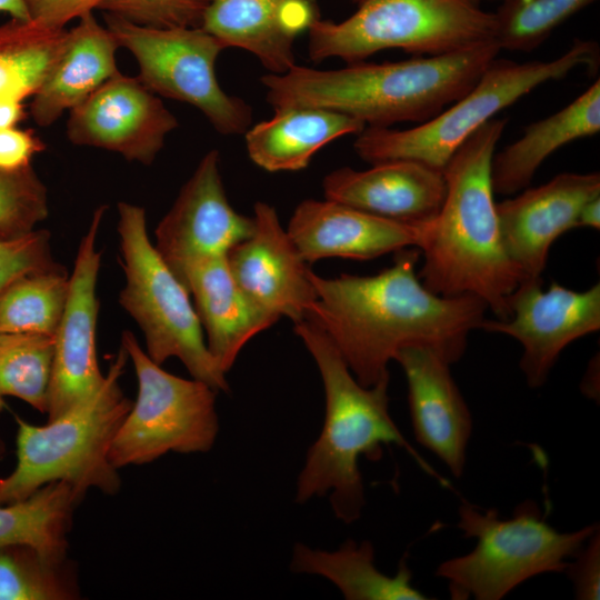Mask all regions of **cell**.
Listing matches in <instances>:
<instances>
[{
    "label": "cell",
    "instance_id": "44",
    "mask_svg": "<svg viewBox=\"0 0 600 600\" xmlns=\"http://www.w3.org/2000/svg\"><path fill=\"white\" fill-rule=\"evenodd\" d=\"M2 452V443L0 442V453Z\"/></svg>",
    "mask_w": 600,
    "mask_h": 600
},
{
    "label": "cell",
    "instance_id": "12",
    "mask_svg": "<svg viewBox=\"0 0 600 600\" xmlns=\"http://www.w3.org/2000/svg\"><path fill=\"white\" fill-rule=\"evenodd\" d=\"M509 316L486 319L480 329L502 333L522 347L520 369L530 388L547 381L561 352L573 341L600 329V283L576 291L542 280L518 284L508 299Z\"/></svg>",
    "mask_w": 600,
    "mask_h": 600
},
{
    "label": "cell",
    "instance_id": "17",
    "mask_svg": "<svg viewBox=\"0 0 600 600\" xmlns=\"http://www.w3.org/2000/svg\"><path fill=\"white\" fill-rule=\"evenodd\" d=\"M598 196L599 172H563L497 202L503 246L521 282L541 279L553 242L576 228L583 204Z\"/></svg>",
    "mask_w": 600,
    "mask_h": 600
},
{
    "label": "cell",
    "instance_id": "5",
    "mask_svg": "<svg viewBox=\"0 0 600 600\" xmlns=\"http://www.w3.org/2000/svg\"><path fill=\"white\" fill-rule=\"evenodd\" d=\"M128 353L122 346L100 387L60 417L34 426L16 417L17 467L0 479V504L27 498L52 481H66L82 496L90 488L114 494L121 486L111 463V443L132 407L120 388Z\"/></svg>",
    "mask_w": 600,
    "mask_h": 600
},
{
    "label": "cell",
    "instance_id": "13",
    "mask_svg": "<svg viewBox=\"0 0 600 600\" xmlns=\"http://www.w3.org/2000/svg\"><path fill=\"white\" fill-rule=\"evenodd\" d=\"M104 212L106 206L94 210L69 276L67 301L54 333L46 412L48 421L92 394L104 378L98 366L96 342L99 311L97 282L102 258L97 248V238Z\"/></svg>",
    "mask_w": 600,
    "mask_h": 600
},
{
    "label": "cell",
    "instance_id": "7",
    "mask_svg": "<svg viewBox=\"0 0 600 600\" xmlns=\"http://www.w3.org/2000/svg\"><path fill=\"white\" fill-rule=\"evenodd\" d=\"M598 527L560 532L532 500L517 506L508 519L494 508L482 511L463 502L458 528L477 544L469 553L441 562L436 576L448 581L452 599L500 600L533 577L564 572Z\"/></svg>",
    "mask_w": 600,
    "mask_h": 600
},
{
    "label": "cell",
    "instance_id": "22",
    "mask_svg": "<svg viewBox=\"0 0 600 600\" xmlns=\"http://www.w3.org/2000/svg\"><path fill=\"white\" fill-rule=\"evenodd\" d=\"M180 281L193 298L207 347L224 373L253 337L279 320L243 292L227 257L192 264Z\"/></svg>",
    "mask_w": 600,
    "mask_h": 600
},
{
    "label": "cell",
    "instance_id": "3",
    "mask_svg": "<svg viewBox=\"0 0 600 600\" xmlns=\"http://www.w3.org/2000/svg\"><path fill=\"white\" fill-rule=\"evenodd\" d=\"M496 41L467 50L396 62H354L332 70L293 66L261 78L273 109L318 107L366 127L424 122L467 93L498 57Z\"/></svg>",
    "mask_w": 600,
    "mask_h": 600
},
{
    "label": "cell",
    "instance_id": "2",
    "mask_svg": "<svg viewBox=\"0 0 600 600\" xmlns=\"http://www.w3.org/2000/svg\"><path fill=\"white\" fill-rule=\"evenodd\" d=\"M506 124L502 118L488 121L443 169L446 196L428 224L418 272L433 293L477 297L498 319L509 316L508 299L521 282L503 246L491 180Z\"/></svg>",
    "mask_w": 600,
    "mask_h": 600
},
{
    "label": "cell",
    "instance_id": "25",
    "mask_svg": "<svg viewBox=\"0 0 600 600\" xmlns=\"http://www.w3.org/2000/svg\"><path fill=\"white\" fill-rule=\"evenodd\" d=\"M600 130V81L561 110L524 129L523 134L494 153L491 180L494 193L512 196L529 187L537 170L561 147Z\"/></svg>",
    "mask_w": 600,
    "mask_h": 600
},
{
    "label": "cell",
    "instance_id": "36",
    "mask_svg": "<svg viewBox=\"0 0 600 600\" xmlns=\"http://www.w3.org/2000/svg\"><path fill=\"white\" fill-rule=\"evenodd\" d=\"M564 569L573 583L576 599L598 600L600 597V531L590 534Z\"/></svg>",
    "mask_w": 600,
    "mask_h": 600
},
{
    "label": "cell",
    "instance_id": "40",
    "mask_svg": "<svg viewBox=\"0 0 600 600\" xmlns=\"http://www.w3.org/2000/svg\"><path fill=\"white\" fill-rule=\"evenodd\" d=\"M576 228H600V196L590 199L579 211Z\"/></svg>",
    "mask_w": 600,
    "mask_h": 600
},
{
    "label": "cell",
    "instance_id": "18",
    "mask_svg": "<svg viewBox=\"0 0 600 600\" xmlns=\"http://www.w3.org/2000/svg\"><path fill=\"white\" fill-rule=\"evenodd\" d=\"M428 224L387 219L328 199H307L296 207L287 232L310 264L327 258L369 260L420 249Z\"/></svg>",
    "mask_w": 600,
    "mask_h": 600
},
{
    "label": "cell",
    "instance_id": "31",
    "mask_svg": "<svg viewBox=\"0 0 600 600\" xmlns=\"http://www.w3.org/2000/svg\"><path fill=\"white\" fill-rule=\"evenodd\" d=\"M79 596L73 571L26 544L0 549V600H71Z\"/></svg>",
    "mask_w": 600,
    "mask_h": 600
},
{
    "label": "cell",
    "instance_id": "27",
    "mask_svg": "<svg viewBox=\"0 0 600 600\" xmlns=\"http://www.w3.org/2000/svg\"><path fill=\"white\" fill-rule=\"evenodd\" d=\"M82 498L71 483L52 481L24 499L0 504V549L26 544L52 560L66 561L67 536Z\"/></svg>",
    "mask_w": 600,
    "mask_h": 600
},
{
    "label": "cell",
    "instance_id": "43",
    "mask_svg": "<svg viewBox=\"0 0 600 600\" xmlns=\"http://www.w3.org/2000/svg\"><path fill=\"white\" fill-rule=\"evenodd\" d=\"M471 1L477 2L479 0H471ZM489 1H502V0H489Z\"/></svg>",
    "mask_w": 600,
    "mask_h": 600
},
{
    "label": "cell",
    "instance_id": "29",
    "mask_svg": "<svg viewBox=\"0 0 600 600\" xmlns=\"http://www.w3.org/2000/svg\"><path fill=\"white\" fill-rule=\"evenodd\" d=\"M68 290L64 268L14 280L0 292V333L54 336Z\"/></svg>",
    "mask_w": 600,
    "mask_h": 600
},
{
    "label": "cell",
    "instance_id": "6",
    "mask_svg": "<svg viewBox=\"0 0 600 600\" xmlns=\"http://www.w3.org/2000/svg\"><path fill=\"white\" fill-rule=\"evenodd\" d=\"M598 66V43L582 39L549 61L520 63L497 57L467 93L431 119L404 130L366 127L358 133L354 151L371 164L412 160L443 171L459 147L499 111L579 67L596 70Z\"/></svg>",
    "mask_w": 600,
    "mask_h": 600
},
{
    "label": "cell",
    "instance_id": "8",
    "mask_svg": "<svg viewBox=\"0 0 600 600\" xmlns=\"http://www.w3.org/2000/svg\"><path fill=\"white\" fill-rule=\"evenodd\" d=\"M357 10L334 22L317 19L308 29L313 62L364 61L388 49L439 56L496 41L494 12L471 0H358Z\"/></svg>",
    "mask_w": 600,
    "mask_h": 600
},
{
    "label": "cell",
    "instance_id": "30",
    "mask_svg": "<svg viewBox=\"0 0 600 600\" xmlns=\"http://www.w3.org/2000/svg\"><path fill=\"white\" fill-rule=\"evenodd\" d=\"M54 336L0 333V411L16 397L46 413Z\"/></svg>",
    "mask_w": 600,
    "mask_h": 600
},
{
    "label": "cell",
    "instance_id": "16",
    "mask_svg": "<svg viewBox=\"0 0 600 600\" xmlns=\"http://www.w3.org/2000/svg\"><path fill=\"white\" fill-rule=\"evenodd\" d=\"M252 218V233L227 254L229 269L259 307L278 319L302 321L316 300L311 270L272 206L256 202Z\"/></svg>",
    "mask_w": 600,
    "mask_h": 600
},
{
    "label": "cell",
    "instance_id": "41",
    "mask_svg": "<svg viewBox=\"0 0 600 600\" xmlns=\"http://www.w3.org/2000/svg\"><path fill=\"white\" fill-rule=\"evenodd\" d=\"M582 392L593 400L599 399V356L594 357L587 368L581 383Z\"/></svg>",
    "mask_w": 600,
    "mask_h": 600
},
{
    "label": "cell",
    "instance_id": "9",
    "mask_svg": "<svg viewBox=\"0 0 600 600\" xmlns=\"http://www.w3.org/2000/svg\"><path fill=\"white\" fill-rule=\"evenodd\" d=\"M117 231L126 278L119 303L142 331L147 354L160 366L178 358L193 379L228 392L226 373L207 347L187 288L148 236L144 209L119 202Z\"/></svg>",
    "mask_w": 600,
    "mask_h": 600
},
{
    "label": "cell",
    "instance_id": "10",
    "mask_svg": "<svg viewBox=\"0 0 600 600\" xmlns=\"http://www.w3.org/2000/svg\"><path fill=\"white\" fill-rule=\"evenodd\" d=\"M121 346L132 362L138 393L111 443V463L119 469L152 462L170 451H209L219 431L217 391L163 370L129 330L122 332Z\"/></svg>",
    "mask_w": 600,
    "mask_h": 600
},
{
    "label": "cell",
    "instance_id": "21",
    "mask_svg": "<svg viewBox=\"0 0 600 600\" xmlns=\"http://www.w3.org/2000/svg\"><path fill=\"white\" fill-rule=\"evenodd\" d=\"M317 19L316 0H206L200 28L281 74L297 64L296 39Z\"/></svg>",
    "mask_w": 600,
    "mask_h": 600
},
{
    "label": "cell",
    "instance_id": "39",
    "mask_svg": "<svg viewBox=\"0 0 600 600\" xmlns=\"http://www.w3.org/2000/svg\"><path fill=\"white\" fill-rule=\"evenodd\" d=\"M23 100L12 94L0 93V130L16 127L23 120Z\"/></svg>",
    "mask_w": 600,
    "mask_h": 600
},
{
    "label": "cell",
    "instance_id": "23",
    "mask_svg": "<svg viewBox=\"0 0 600 600\" xmlns=\"http://www.w3.org/2000/svg\"><path fill=\"white\" fill-rule=\"evenodd\" d=\"M118 48L112 33L92 13L80 18L76 27L67 30L62 51L32 96L34 122L41 127L52 124L117 74Z\"/></svg>",
    "mask_w": 600,
    "mask_h": 600
},
{
    "label": "cell",
    "instance_id": "38",
    "mask_svg": "<svg viewBox=\"0 0 600 600\" xmlns=\"http://www.w3.org/2000/svg\"><path fill=\"white\" fill-rule=\"evenodd\" d=\"M30 19L47 27L64 29L66 23L80 19L93 9H99L103 0H22Z\"/></svg>",
    "mask_w": 600,
    "mask_h": 600
},
{
    "label": "cell",
    "instance_id": "34",
    "mask_svg": "<svg viewBox=\"0 0 600 600\" xmlns=\"http://www.w3.org/2000/svg\"><path fill=\"white\" fill-rule=\"evenodd\" d=\"M206 0H103L99 9L154 28H200Z\"/></svg>",
    "mask_w": 600,
    "mask_h": 600
},
{
    "label": "cell",
    "instance_id": "37",
    "mask_svg": "<svg viewBox=\"0 0 600 600\" xmlns=\"http://www.w3.org/2000/svg\"><path fill=\"white\" fill-rule=\"evenodd\" d=\"M46 149L42 140L30 129L17 127L0 130V169L9 172L26 170L33 157Z\"/></svg>",
    "mask_w": 600,
    "mask_h": 600
},
{
    "label": "cell",
    "instance_id": "11",
    "mask_svg": "<svg viewBox=\"0 0 600 600\" xmlns=\"http://www.w3.org/2000/svg\"><path fill=\"white\" fill-rule=\"evenodd\" d=\"M106 21L119 48L137 60L138 79L149 90L196 107L222 134L248 130L251 107L217 80L216 61L226 49L218 39L199 27L154 28L112 14Z\"/></svg>",
    "mask_w": 600,
    "mask_h": 600
},
{
    "label": "cell",
    "instance_id": "26",
    "mask_svg": "<svg viewBox=\"0 0 600 600\" xmlns=\"http://www.w3.org/2000/svg\"><path fill=\"white\" fill-rule=\"evenodd\" d=\"M291 569L296 572L322 576L332 581L348 600H426L413 587L412 573L401 559L394 576H387L374 564L371 542L348 540L336 551L313 550L298 543L293 549Z\"/></svg>",
    "mask_w": 600,
    "mask_h": 600
},
{
    "label": "cell",
    "instance_id": "42",
    "mask_svg": "<svg viewBox=\"0 0 600 600\" xmlns=\"http://www.w3.org/2000/svg\"><path fill=\"white\" fill-rule=\"evenodd\" d=\"M0 13L10 18L30 19L22 0H0Z\"/></svg>",
    "mask_w": 600,
    "mask_h": 600
},
{
    "label": "cell",
    "instance_id": "45",
    "mask_svg": "<svg viewBox=\"0 0 600 600\" xmlns=\"http://www.w3.org/2000/svg\"><path fill=\"white\" fill-rule=\"evenodd\" d=\"M350 1H353V2H356V3H357V1H358V0H350Z\"/></svg>",
    "mask_w": 600,
    "mask_h": 600
},
{
    "label": "cell",
    "instance_id": "24",
    "mask_svg": "<svg viewBox=\"0 0 600 600\" xmlns=\"http://www.w3.org/2000/svg\"><path fill=\"white\" fill-rule=\"evenodd\" d=\"M366 124L347 114L318 107H283L244 132L249 158L269 172L307 168L317 151Z\"/></svg>",
    "mask_w": 600,
    "mask_h": 600
},
{
    "label": "cell",
    "instance_id": "19",
    "mask_svg": "<svg viewBox=\"0 0 600 600\" xmlns=\"http://www.w3.org/2000/svg\"><path fill=\"white\" fill-rule=\"evenodd\" d=\"M408 386V403L417 441L434 453L457 478L464 471L472 417L450 371L436 351L402 349L396 357Z\"/></svg>",
    "mask_w": 600,
    "mask_h": 600
},
{
    "label": "cell",
    "instance_id": "4",
    "mask_svg": "<svg viewBox=\"0 0 600 600\" xmlns=\"http://www.w3.org/2000/svg\"><path fill=\"white\" fill-rule=\"evenodd\" d=\"M293 330L316 361L326 397L323 428L308 451L298 478L296 500L306 502L331 491L336 517L347 524L352 523L364 507L359 458L367 456L378 460L383 444L403 448L420 468L442 481L393 422L389 413L390 379L363 387L317 323L304 319L293 323Z\"/></svg>",
    "mask_w": 600,
    "mask_h": 600
},
{
    "label": "cell",
    "instance_id": "32",
    "mask_svg": "<svg viewBox=\"0 0 600 600\" xmlns=\"http://www.w3.org/2000/svg\"><path fill=\"white\" fill-rule=\"evenodd\" d=\"M597 0H502L494 12L500 50L530 52Z\"/></svg>",
    "mask_w": 600,
    "mask_h": 600
},
{
    "label": "cell",
    "instance_id": "14",
    "mask_svg": "<svg viewBox=\"0 0 600 600\" xmlns=\"http://www.w3.org/2000/svg\"><path fill=\"white\" fill-rule=\"evenodd\" d=\"M252 217L230 204L220 172L218 150L207 152L174 203L159 222L154 247L180 280L192 264L227 257L253 231Z\"/></svg>",
    "mask_w": 600,
    "mask_h": 600
},
{
    "label": "cell",
    "instance_id": "15",
    "mask_svg": "<svg viewBox=\"0 0 600 600\" xmlns=\"http://www.w3.org/2000/svg\"><path fill=\"white\" fill-rule=\"evenodd\" d=\"M178 127L177 118L138 78L120 72L70 110L68 139L150 164Z\"/></svg>",
    "mask_w": 600,
    "mask_h": 600
},
{
    "label": "cell",
    "instance_id": "28",
    "mask_svg": "<svg viewBox=\"0 0 600 600\" xmlns=\"http://www.w3.org/2000/svg\"><path fill=\"white\" fill-rule=\"evenodd\" d=\"M67 30L32 19L0 24V93L32 97L63 49Z\"/></svg>",
    "mask_w": 600,
    "mask_h": 600
},
{
    "label": "cell",
    "instance_id": "35",
    "mask_svg": "<svg viewBox=\"0 0 600 600\" xmlns=\"http://www.w3.org/2000/svg\"><path fill=\"white\" fill-rule=\"evenodd\" d=\"M62 268L53 259L48 230L34 229L19 237L0 238V292L23 276Z\"/></svg>",
    "mask_w": 600,
    "mask_h": 600
},
{
    "label": "cell",
    "instance_id": "1",
    "mask_svg": "<svg viewBox=\"0 0 600 600\" xmlns=\"http://www.w3.org/2000/svg\"><path fill=\"white\" fill-rule=\"evenodd\" d=\"M418 260L419 252L406 248L373 276L324 278L311 270L316 300L306 319L327 333L363 387L390 379L388 364L404 348H429L451 364L459 361L484 320L488 308L479 298L427 289Z\"/></svg>",
    "mask_w": 600,
    "mask_h": 600
},
{
    "label": "cell",
    "instance_id": "33",
    "mask_svg": "<svg viewBox=\"0 0 600 600\" xmlns=\"http://www.w3.org/2000/svg\"><path fill=\"white\" fill-rule=\"evenodd\" d=\"M49 214L48 192L33 168L0 169V238H14L36 229Z\"/></svg>",
    "mask_w": 600,
    "mask_h": 600
},
{
    "label": "cell",
    "instance_id": "20",
    "mask_svg": "<svg viewBox=\"0 0 600 600\" xmlns=\"http://www.w3.org/2000/svg\"><path fill=\"white\" fill-rule=\"evenodd\" d=\"M324 199L391 220L427 223L446 196L443 171L412 160L373 163L366 170L342 167L322 182Z\"/></svg>",
    "mask_w": 600,
    "mask_h": 600
}]
</instances>
